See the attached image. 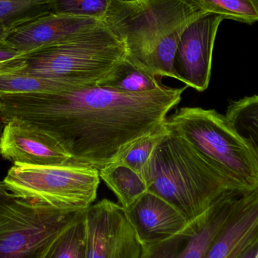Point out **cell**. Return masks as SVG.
<instances>
[{"mask_svg": "<svg viewBox=\"0 0 258 258\" xmlns=\"http://www.w3.org/2000/svg\"><path fill=\"white\" fill-rule=\"evenodd\" d=\"M187 86L131 94L101 86L0 96L3 121L21 119L46 131L71 160L99 170L138 138L154 132L180 104Z\"/></svg>", "mask_w": 258, "mask_h": 258, "instance_id": "6da1fadb", "label": "cell"}, {"mask_svg": "<svg viewBox=\"0 0 258 258\" xmlns=\"http://www.w3.org/2000/svg\"><path fill=\"white\" fill-rule=\"evenodd\" d=\"M206 12L199 0H113L103 22L123 42L132 63L158 78L176 79L180 36Z\"/></svg>", "mask_w": 258, "mask_h": 258, "instance_id": "7a4b0ae2", "label": "cell"}, {"mask_svg": "<svg viewBox=\"0 0 258 258\" xmlns=\"http://www.w3.org/2000/svg\"><path fill=\"white\" fill-rule=\"evenodd\" d=\"M142 177L147 191L168 202L188 223L201 218L226 196L252 189L221 175L187 141L169 131L153 152Z\"/></svg>", "mask_w": 258, "mask_h": 258, "instance_id": "3957f363", "label": "cell"}, {"mask_svg": "<svg viewBox=\"0 0 258 258\" xmlns=\"http://www.w3.org/2000/svg\"><path fill=\"white\" fill-rule=\"evenodd\" d=\"M126 56L123 42L101 22L72 39L25 54L19 71L77 87L98 86Z\"/></svg>", "mask_w": 258, "mask_h": 258, "instance_id": "277c9868", "label": "cell"}, {"mask_svg": "<svg viewBox=\"0 0 258 258\" xmlns=\"http://www.w3.org/2000/svg\"><path fill=\"white\" fill-rule=\"evenodd\" d=\"M165 124L221 175L245 187L258 186L254 158L225 116L215 110L181 107L167 117Z\"/></svg>", "mask_w": 258, "mask_h": 258, "instance_id": "5b68a950", "label": "cell"}, {"mask_svg": "<svg viewBox=\"0 0 258 258\" xmlns=\"http://www.w3.org/2000/svg\"><path fill=\"white\" fill-rule=\"evenodd\" d=\"M83 212L61 210L20 195L0 180V258H45Z\"/></svg>", "mask_w": 258, "mask_h": 258, "instance_id": "8992f818", "label": "cell"}, {"mask_svg": "<svg viewBox=\"0 0 258 258\" xmlns=\"http://www.w3.org/2000/svg\"><path fill=\"white\" fill-rule=\"evenodd\" d=\"M99 171L71 160L54 165L17 164L3 182L14 192L70 212L85 211L96 200Z\"/></svg>", "mask_w": 258, "mask_h": 258, "instance_id": "52a82bcc", "label": "cell"}, {"mask_svg": "<svg viewBox=\"0 0 258 258\" xmlns=\"http://www.w3.org/2000/svg\"><path fill=\"white\" fill-rule=\"evenodd\" d=\"M87 258H140L142 245L120 204L103 200L85 212Z\"/></svg>", "mask_w": 258, "mask_h": 258, "instance_id": "ba28073f", "label": "cell"}, {"mask_svg": "<svg viewBox=\"0 0 258 258\" xmlns=\"http://www.w3.org/2000/svg\"><path fill=\"white\" fill-rule=\"evenodd\" d=\"M247 190L236 191L218 200L201 218L171 237L142 245L140 258H206Z\"/></svg>", "mask_w": 258, "mask_h": 258, "instance_id": "9c48e42d", "label": "cell"}, {"mask_svg": "<svg viewBox=\"0 0 258 258\" xmlns=\"http://www.w3.org/2000/svg\"><path fill=\"white\" fill-rule=\"evenodd\" d=\"M223 17L206 12L194 20L182 33L174 60L176 80L198 92L210 83L212 55Z\"/></svg>", "mask_w": 258, "mask_h": 258, "instance_id": "30bf717a", "label": "cell"}, {"mask_svg": "<svg viewBox=\"0 0 258 258\" xmlns=\"http://www.w3.org/2000/svg\"><path fill=\"white\" fill-rule=\"evenodd\" d=\"M0 156L14 165H60L71 160L53 135L18 119L5 122L0 139Z\"/></svg>", "mask_w": 258, "mask_h": 258, "instance_id": "8fae6325", "label": "cell"}, {"mask_svg": "<svg viewBox=\"0 0 258 258\" xmlns=\"http://www.w3.org/2000/svg\"><path fill=\"white\" fill-rule=\"evenodd\" d=\"M103 21L49 13L10 30L5 43L27 54L75 37Z\"/></svg>", "mask_w": 258, "mask_h": 258, "instance_id": "7c38bea8", "label": "cell"}, {"mask_svg": "<svg viewBox=\"0 0 258 258\" xmlns=\"http://www.w3.org/2000/svg\"><path fill=\"white\" fill-rule=\"evenodd\" d=\"M258 245V186L245 191L206 258H240Z\"/></svg>", "mask_w": 258, "mask_h": 258, "instance_id": "4fadbf2b", "label": "cell"}, {"mask_svg": "<svg viewBox=\"0 0 258 258\" xmlns=\"http://www.w3.org/2000/svg\"><path fill=\"white\" fill-rule=\"evenodd\" d=\"M125 210L142 245L168 239L189 224L175 208L150 191Z\"/></svg>", "mask_w": 258, "mask_h": 258, "instance_id": "5bb4252c", "label": "cell"}, {"mask_svg": "<svg viewBox=\"0 0 258 258\" xmlns=\"http://www.w3.org/2000/svg\"><path fill=\"white\" fill-rule=\"evenodd\" d=\"M225 116L246 144L258 168V95L231 101Z\"/></svg>", "mask_w": 258, "mask_h": 258, "instance_id": "9a60e30c", "label": "cell"}, {"mask_svg": "<svg viewBox=\"0 0 258 258\" xmlns=\"http://www.w3.org/2000/svg\"><path fill=\"white\" fill-rule=\"evenodd\" d=\"M98 171L100 177L113 191L124 209L130 207L147 191L142 176L122 164L113 163Z\"/></svg>", "mask_w": 258, "mask_h": 258, "instance_id": "2e32d148", "label": "cell"}, {"mask_svg": "<svg viewBox=\"0 0 258 258\" xmlns=\"http://www.w3.org/2000/svg\"><path fill=\"white\" fill-rule=\"evenodd\" d=\"M160 80L132 63L126 57L98 86L126 93H145L162 87L163 85Z\"/></svg>", "mask_w": 258, "mask_h": 258, "instance_id": "e0dca14e", "label": "cell"}, {"mask_svg": "<svg viewBox=\"0 0 258 258\" xmlns=\"http://www.w3.org/2000/svg\"><path fill=\"white\" fill-rule=\"evenodd\" d=\"M77 86L53 79L21 71L0 74V96L21 94L49 93L77 89Z\"/></svg>", "mask_w": 258, "mask_h": 258, "instance_id": "ac0fdd59", "label": "cell"}, {"mask_svg": "<svg viewBox=\"0 0 258 258\" xmlns=\"http://www.w3.org/2000/svg\"><path fill=\"white\" fill-rule=\"evenodd\" d=\"M52 0H0V24L9 30L51 13Z\"/></svg>", "mask_w": 258, "mask_h": 258, "instance_id": "d6986e66", "label": "cell"}, {"mask_svg": "<svg viewBox=\"0 0 258 258\" xmlns=\"http://www.w3.org/2000/svg\"><path fill=\"white\" fill-rule=\"evenodd\" d=\"M85 212L62 232L45 258H87Z\"/></svg>", "mask_w": 258, "mask_h": 258, "instance_id": "ffe728a7", "label": "cell"}, {"mask_svg": "<svg viewBox=\"0 0 258 258\" xmlns=\"http://www.w3.org/2000/svg\"><path fill=\"white\" fill-rule=\"evenodd\" d=\"M168 133V128L164 122L154 132L134 141L114 163L125 165L142 176L153 152Z\"/></svg>", "mask_w": 258, "mask_h": 258, "instance_id": "44dd1931", "label": "cell"}, {"mask_svg": "<svg viewBox=\"0 0 258 258\" xmlns=\"http://www.w3.org/2000/svg\"><path fill=\"white\" fill-rule=\"evenodd\" d=\"M207 12L221 15L224 19L252 24L258 21L256 0H199Z\"/></svg>", "mask_w": 258, "mask_h": 258, "instance_id": "7402d4cb", "label": "cell"}, {"mask_svg": "<svg viewBox=\"0 0 258 258\" xmlns=\"http://www.w3.org/2000/svg\"><path fill=\"white\" fill-rule=\"evenodd\" d=\"M113 0H52L51 13L104 21Z\"/></svg>", "mask_w": 258, "mask_h": 258, "instance_id": "603a6c76", "label": "cell"}, {"mask_svg": "<svg viewBox=\"0 0 258 258\" xmlns=\"http://www.w3.org/2000/svg\"><path fill=\"white\" fill-rule=\"evenodd\" d=\"M25 54L8 46L5 42L0 44V74L20 71L24 66Z\"/></svg>", "mask_w": 258, "mask_h": 258, "instance_id": "cb8c5ba5", "label": "cell"}, {"mask_svg": "<svg viewBox=\"0 0 258 258\" xmlns=\"http://www.w3.org/2000/svg\"><path fill=\"white\" fill-rule=\"evenodd\" d=\"M10 30L7 27L0 24V44L3 43L6 40Z\"/></svg>", "mask_w": 258, "mask_h": 258, "instance_id": "d4e9b609", "label": "cell"}, {"mask_svg": "<svg viewBox=\"0 0 258 258\" xmlns=\"http://www.w3.org/2000/svg\"><path fill=\"white\" fill-rule=\"evenodd\" d=\"M257 252L258 245L248 250V251L245 252L240 258H254L255 256L257 255Z\"/></svg>", "mask_w": 258, "mask_h": 258, "instance_id": "484cf974", "label": "cell"}, {"mask_svg": "<svg viewBox=\"0 0 258 258\" xmlns=\"http://www.w3.org/2000/svg\"><path fill=\"white\" fill-rule=\"evenodd\" d=\"M5 122L0 117V139H1L2 134H3V128H4Z\"/></svg>", "mask_w": 258, "mask_h": 258, "instance_id": "4316f807", "label": "cell"}, {"mask_svg": "<svg viewBox=\"0 0 258 258\" xmlns=\"http://www.w3.org/2000/svg\"><path fill=\"white\" fill-rule=\"evenodd\" d=\"M122 1L131 2V1H135V0H122Z\"/></svg>", "mask_w": 258, "mask_h": 258, "instance_id": "83f0119b", "label": "cell"}, {"mask_svg": "<svg viewBox=\"0 0 258 258\" xmlns=\"http://www.w3.org/2000/svg\"><path fill=\"white\" fill-rule=\"evenodd\" d=\"M254 258H258V252H257V255H256L255 257H254Z\"/></svg>", "mask_w": 258, "mask_h": 258, "instance_id": "f1b7e54d", "label": "cell"}, {"mask_svg": "<svg viewBox=\"0 0 258 258\" xmlns=\"http://www.w3.org/2000/svg\"><path fill=\"white\" fill-rule=\"evenodd\" d=\"M256 1H257V4H258V0H256Z\"/></svg>", "mask_w": 258, "mask_h": 258, "instance_id": "f546056e", "label": "cell"}, {"mask_svg": "<svg viewBox=\"0 0 258 258\" xmlns=\"http://www.w3.org/2000/svg\"><path fill=\"white\" fill-rule=\"evenodd\" d=\"M0 107H1V104H0Z\"/></svg>", "mask_w": 258, "mask_h": 258, "instance_id": "4dcf8cb0", "label": "cell"}]
</instances>
